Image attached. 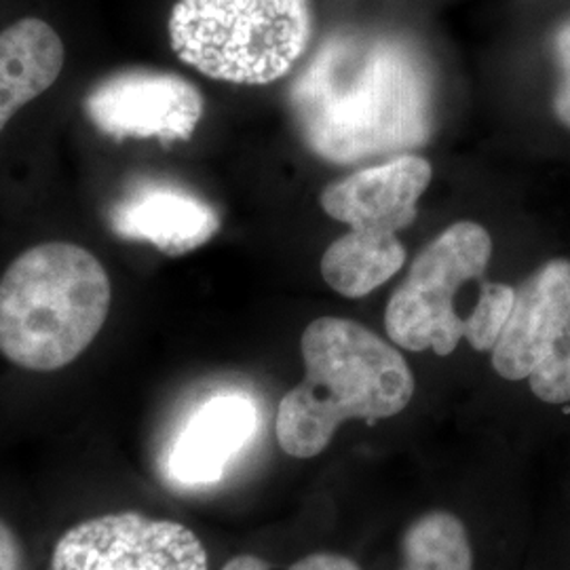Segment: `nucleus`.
I'll return each mask as SVG.
<instances>
[{
    "label": "nucleus",
    "instance_id": "nucleus-1",
    "mask_svg": "<svg viewBox=\"0 0 570 570\" xmlns=\"http://www.w3.org/2000/svg\"><path fill=\"white\" fill-rule=\"evenodd\" d=\"M306 146L332 164L404 155L428 142L433 89L423 58L400 39H327L292 85Z\"/></svg>",
    "mask_w": 570,
    "mask_h": 570
},
{
    "label": "nucleus",
    "instance_id": "nucleus-2",
    "mask_svg": "<svg viewBox=\"0 0 570 570\" xmlns=\"http://www.w3.org/2000/svg\"><path fill=\"white\" fill-rule=\"evenodd\" d=\"M305 379L277 407L275 433L285 454L313 459L346 421H383L414 395V374L395 346L366 326L320 317L301 341Z\"/></svg>",
    "mask_w": 570,
    "mask_h": 570
},
{
    "label": "nucleus",
    "instance_id": "nucleus-3",
    "mask_svg": "<svg viewBox=\"0 0 570 570\" xmlns=\"http://www.w3.org/2000/svg\"><path fill=\"white\" fill-rule=\"evenodd\" d=\"M110 301V277L89 249L35 245L0 277V355L30 372L70 366L100 334Z\"/></svg>",
    "mask_w": 570,
    "mask_h": 570
},
{
    "label": "nucleus",
    "instance_id": "nucleus-4",
    "mask_svg": "<svg viewBox=\"0 0 570 570\" xmlns=\"http://www.w3.org/2000/svg\"><path fill=\"white\" fill-rule=\"evenodd\" d=\"M311 30L308 0H178L169 16L176 56L235 85L279 81L303 58Z\"/></svg>",
    "mask_w": 570,
    "mask_h": 570
},
{
    "label": "nucleus",
    "instance_id": "nucleus-5",
    "mask_svg": "<svg viewBox=\"0 0 570 570\" xmlns=\"http://www.w3.org/2000/svg\"><path fill=\"white\" fill-rule=\"evenodd\" d=\"M492 256L484 226L459 223L419 252L385 313V330L397 346L450 355L465 338L454 298L469 282L482 279Z\"/></svg>",
    "mask_w": 570,
    "mask_h": 570
},
{
    "label": "nucleus",
    "instance_id": "nucleus-6",
    "mask_svg": "<svg viewBox=\"0 0 570 570\" xmlns=\"http://www.w3.org/2000/svg\"><path fill=\"white\" fill-rule=\"evenodd\" d=\"M490 353L501 379L529 381L546 404H569L570 261H551L515 287L510 320Z\"/></svg>",
    "mask_w": 570,
    "mask_h": 570
},
{
    "label": "nucleus",
    "instance_id": "nucleus-7",
    "mask_svg": "<svg viewBox=\"0 0 570 570\" xmlns=\"http://www.w3.org/2000/svg\"><path fill=\"white\" fill-rule=\"evenodd\" d=\"M202 539L180 522L136 511L106 513L66 530L51 570H207Z\"/></svg>",
    "mask_w": 570,
    "mask_h": 570
},
{
    "label": "nucleus",
    "instance_id": "nucleus-8",
    "mask_svg": "<svg viewBox=\"0 0 570 570\" xmlns=\"http://www.w3.org/2000/svg\"><path fill=\"white\" fill-rule=\"evenodd\" d=\"M85 112L115 140L171 144L188 140L204 117V98L193 82L155 70H125L98 82Z\"/></svg>",
    "mask_w": 570,
    "mask_h": 570
},
{
    "label": "nucleus",
    "instance_id": "nucleus-9",
    "mask_svg": "<svg viewBox=\"0 0 570 570\" xmlns=\"http://www.w3.org/2000/svg\"><path fill=\"white\" fill-rule=\"evenodd\" d=\"M431 165L416 155L372 165L322 193L327 216L370 235H397L416 220V204L431 183Z\"/></svg>",
    "mask_w": 570,
    "mask_h": 570
},
{
    "label": "nucleus",
    "instance_id": "nucleus-10",
    "mask_svg": "<svg viewBox=\"0 0 570 570\" xmlns=\"http://www.w3.org/2000/svg\"><path fill=\"white\" fill-rule=\"evenodd\" d=\"M261 425L258 404L242 391L207 397L169 446L167 473L183 487L214 484Z\"/></svg>",
    "mask_w": 570,
    "mask_h": 570
},
{
    "label": "nucleus",
    "instance_id": "nucleus-11",
    "mask_svg": "<svg viewBox=\"0 0 570 570\" xmlns=\"http://www.w3.org/2000/svg\"><path fill=\"white\" fill-rule=\"evenodd\" d=\"M115 235L150 244L167 256H183L207 244L220 218L204 199L171 184H142L110 212Z\"/></svg>",
    "mask_w": 570,
    "mask_h": 570
},
{
    "label": "nucleus",
    "instance_id": "nucleus-12",
    "mask_svg": "<svg viewBox=\"0 0 570 570\" xmlns=\"http://www.w3.org/2000/svg\"><path fill=\"white\" fill-rule=\"evenodd\" d=\"M66 60L60 35L39 18H23L0 32V134L26 104L58 81Z\"/></svg>",
    "mask_w": 570,
    "mask_h": 570
},
{
    "label": "nucleus",
    "instance_id": "nucleus-13",
    "mask_svg": "<svg viewBox=\"0 0 570 570\" xmlns=\"http://www.w3.org/2000/svg\"><path fill=\"white\" fill-rule=\"evenodd\" d=\"M406 263L397 235H370L348 230L327 247L322 258L326 284L346 298H364L387 284Z\"/></svg>",
    "mask_w": 570,
    "mask_h": 570
},
{
    "label": "nucleus",
    "instance_id": "nucleus-14",
    "mask_svg": "<svg viewBox=\"0 0 570 570\" xmlns=\"http://www.w3.org/2000/svg\"><path fill=\"white\" fill-rule=\"evenodd\" d=\"M400 570H473L468 529L450 511L416 518L402 539Z\"/></svg>",
    "mask_w": 570,
    "mask_h": 570
},
{
    "label": "nucleus",
    "instance_id": "nucleus-15",
    "mask_svg": "<svg viewBox=\"0 0 570 570\" xmlns=\"http://www.w3.org/2000/svg\"><path fill=\"white\" fill-rule=\"evenodd\" d=\"M515 301V287L505 284L484 282L480 285V298L471 311L465 326V341L475 351H492L499 341L503 327L510 320L511 308Z\"/></svg>",
    "mask_w": 570,
    "mask_h": 570
},
{
    "label": "nucleus",
    "instance_id": "nucleus-16",
    "mask_svg": "<svg viewBox=\"0 0 570 570\" xmlns=\"http://www.w3.org/2000/svg\"><path fill=\"white\" fill-rule=\"evenodd\" d=\"M223 570H271L265 560L256 556H235L228 560ZM289 570H362L351 558L338 553H311L303 560H298Z\"/></svg>",
    "mask_w": 570,
    "mask_h": 570
},
{
    "label": "nucleus",
    "instance_id": "nucleus-17",
    "mask_svg": "<svg viewBox=\"0 0 570 570\" xmlns=\"http://www.w3.org/2000/svg\"><path fill=\"white\" fill-rule=\"evenodd\" d=\"M556 53L562 68V79L553 98V110L556 117L570 129V23H567L556 37Z\"/></svg>",
    "mask_w": 570,
    "mask_h": 570
},
{
    "label": "nucleus",
    "instance_id": "nucleus-18",
    "mask_svg": "<svg viewBox=\"0 0 570 570\" xmlns=\"http://www.w3.org/2000/svg\"><path fill=\"white\" fill-rule=\"evenodd\" d=\"M0 570H26L20 539L4 520H0Z\"/></svg>",
    "mask_w": 570,
    "mask_h": 570
}]
</instances>
